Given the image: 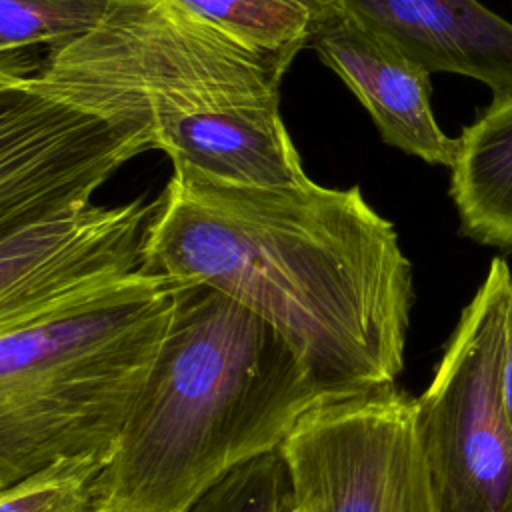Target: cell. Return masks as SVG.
Returning <instances> with one entry per match:
<instances>
[{"instance_id":"5b68a950","label":"cell","mask_w":512,"mask_h":512,"mask_svg":"<svg viewBox=\"0 0 512 512\" xmlns=\"http://www.w3.org/2000/svg\"><path fill=\"white\" fill-rule=\"evenodd\" d=\"M510 280L506 260L494 258L428 388L414 398L438 512H512V426L500 386Z\"/></svg>"},{"instance_id":"8fae6325","label":"cell","mask_w":512,"mask_h":512,"mask_svg":"<svg viewBox=\"0 0 512 512\" xmlns=\"http://www.w3.org/2000/svg\"><path fill=\"white\" fill-rule=\"evenodd\" d=\"M450 196L464 234L512 248V88L464 128L452 164Z\"/></svg>"},{"instance_id":"9a60e30c","label":"cell","mask_w":512,"mask_h":512,"mask_svg":"<svg viewBox=\"0 0 512 512\" xmlns=\"http://www.w3.org/2000/svg\"><path fill=\"white\" fill-rule=\"evenodd\" d=\"M192 512H296L282 454L274 452L236 470Z\"/></svg>"},{"instance_id":"4fadbf2b","label":"cell","mask_w":512,"mask_h":512,"mask_svg":"<svg viewBox=\"0 0 512 512\" xmlns=\"http://www.w3.org/2000/svg\"><path fill=\"white\" fill-rule=\"evenodd\" d=\"M240 42L296 56L310 42L312 14L282 0H174Z\"/></svg>"},{"instance_id":"7a4b0ae2","label":"cell","mask_w":512,"mask_h":512,"mask_svg":"<svg viewBox=\"0 0 512 512\" xmlns=\"http://www.w3.org/2000/svg\"><path fill=\"white\" fill-rule=\"evenodd\" d=\"M292 60L240 42L174 0H110L90 34L42 60L0 54L40 90L150 128L172 170L236 184L306 176L280 116Z\"/></svg>"},{"instance_id":"3957f363","label":"cell","mask_w":512,"mask_h":512,"mask_svg":"<svg viewBox=\"0 0 512 512\" xmlns=\"http://www.w3.org/2000/svg\"><path fill=\"white\" fill-rule=\"evenodd\" d=\"M326 396L270 324L212 286L184 282L160 358L114 446L108 504L192 512L230 474L280 452Z\"/></svg>"},{"instance_id":"7c38bea8","label":"cell","mask_w":512,"mask_h":512,"mask_svg":"<svg viewBox=\"0 0 512 512\" xmlns=\"http://www.w3.org/2000/svg\"><path fill=\"white\" fill-rule=\"evenodd\" d=\"M114 448L58 458L0 490V512H96L110 496Z\"/></svg>"},{"instance_id":"2e32d148","label":"cell","mask_w":512,"mask_h":512,"mask_svg":"<svg viewBox=\"0 0 512 512\" xmlns=\"http://www.w3.org/2000/svg\"><path fill=\"white\" fill-rule=\"evenodd\" d=\"M500 386L508 422L512 426V280L506 292L504 306V342H502V366H500Z\"/></svg>"},{"instance_id":"e0dca14e","label":"cell","mask_w":512,"mask_h":512,"mask_svg":"<svg viewBox=\"0 0 512 512\" xmlns=\"http://www.w3.org/2000/svg\"><path fill=\"white\" fill-rule=\"evenodd\" d=\"M282 2H286V4H290V6H296V8H300V10H304V12H308V14H312V18L318 14V12H322L332 0H282Z\"/></svg>"},{"instance_id":"30bf717a","label":"cell","mask_w":512,"mask_h":512,"mask_svg":"<svg viewBox=\"0 0 512 512\" xmlns=\"http://www.w3.org/2000/svg\"><path fill=\"white\" fill-rule=\"evenodd\" d=\"M432 72L512 88V24L478 0H332Z\"/></svg>"},{"instance_id":"52a82bcc","label":"cell","mask_w":512,"mask_h":512,"mask_svg":"<svg viewBox=\"0 0 512 512\" xmlns=\"http://www.w3.org/2000/svg\"><path fill=\"white\" fill-rule=\"evenodd\" d=\"M156 150L146 126L40 90L0 64V234L90 206L128 160Z\"/></svg>"},{"instance_id":"8992f818","label":"cell","mask_w":512,"mask_h":512,"mask_svg":"<svg viewBox=\"0 0 512 512\" xmlns=\"http://www.w3.org/2000/svg\"><path fill=\"white\" fill-rule=\"evenodd\" d=\"M280 454L296 512H438L416 402L396 384L326 396Z\"/></svg>"},{"instance_id":"ac0fdd59","label":"cell","mask_w":512,"mask_h":512,"mask_svg":"<svg viewBox=\"0 0 512 512\" xmlns=\"http://www.w3.org/2000/svg\"><path fill=\"white\" fill-rule=\"evenodd\" d=\"M96 512H130V510H124V508H120V506H114V504H104L102 508H98Z\"/></svg>"},{"instance_id":"ba28073f","label":"cell","mask_w":512,"mask_h":512,"mask_svg":"<svg viewBox=\"0 0 512 512\" xmlns=\"http://www.w3.org/2000/svg\"><path fill=\"white\" fill-rule=\"evenodd\" d=\"M158 206L90 204L0 234V328L142 270Z\"/></svg>"},{"instance_id":"277c9868","label":"cell","mask_w":512,"mask_h":512,"mask_svg":"<svg viewBox=\"0 0 512 512\" xmlns=\"http://www.w3.org/2000/svg\"><path fill=\"white\" fill-rule=\"evenodd\" d=\"M182 284L142 268L0 328V490L58 458L116 446Z\"/></svg>"},{"instance_id":"6da1fadb","label":"cell","mask_w":512,"mask_h":512,"mask_svg":"<svg viewBox=\"0 0 512 512\" xmlns=\"http://www.w3.org/2000/svg\"><path fill=\"white\" fill-rule=\"evenodd\" d=\"M144 270L212 286L270 324L330 396L394 386L412 264L360 186L236 184L172 170Z\"/></svg>"},{"instance_id":"9c48e42d","label":"cell","mask_w":512,"mask_h":512,"mask_svg":"<svg viewBox=\"0 0 512 512\" xmlns=\"http://www.w3.org/2000/svg\"><path fill=\"white\" fill-rule=\"evenodd\" d=\"M308 46L358 98L386 144L452 168L458 138H450L436 122L430 72L422 64L336 2L312 18Z\"/></svg>"},{"instance_id":"5bb4252c","label":"cell","mask_w":512,"mask_h":512,"mask_svg":"<svg viewBox=\"0 0 512 512\" xmlns=\"http://www.w3.org/2000/svg\"><path fill=\"white\" fill-rule=\"evenodd\" d=\"M110 0H0V54L66 46L90 34Z\"/></svg>"}]
</instances>
